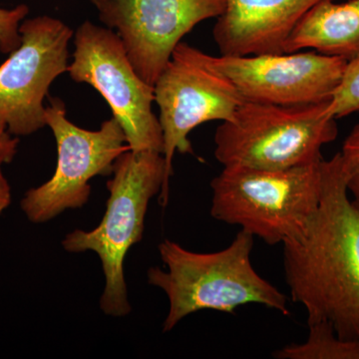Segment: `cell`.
<instances>
[{
	"label": "cell",
	"instance_id": "7c38bea8",
	"mask_svg": "<svg viewBox=\"0 0 359 359\" xmlns=\"http://www.w3.org/2000/svg\"><path fill=\"white\" fill-rule=\"evenodd\" d=\"M321 0H226L212 37L219 55L285 53L295 27Z\"/></svg>",
	"mask_w": 359,
	"mask_h": 359
},
{
	"label": "cell",
	"instance_id": "44dd1931",
	"mask_svg": "<svg viewBox=\"0 0 359 359\" xmlns=\"http://www.w3.org/2000/svg\"><path fill=\"white\" fill-rule=\"evenodd\" d=\"M353 201H354V203H355V204L358 205L359 207V198H358V199H353Z\"/></svg>",
	"mask_w": 359,
	"mask_h": 359
},
{
	"label": "cell",
	"instance_id": "9c48e42d",
	"mask_svg": "<svg viewBox=\"0 0 359 359\" xmlns=\"http://www.w3.org/2000/svg\"><path fill=\"white\" fill-rule=\"evenodd\" d=\"M21 44L0 65V119L14 136L46 126L44 99L54 80L67 72L73 30L42 15L20 25Z\"/></svg>",
	"mask_w": 359,
	"mask_h": 359
},
{
	"label": "cell",
	"instance_id": "3957f363",
	"mask_svg": "<svg viewBox=\"0 0 359 359\" xmlns=\"http://www.w3.org/2000/svg\"><path fill=\"white\" fill-rule=\"evenodd\" d=\"M323 161L280 170L223 167L211 182L212 218L269 245L285 244L304 230L318 209Z\"/></svg>",
	"mask_w": 359,
	"mask_h": 359
},
{
	"label": "cell",
	"instance_id": "5bb4252c",
	"mask_svg": "<svg viewBox=\"0 0 359 359\" xmlns=\"http://www.w3.org/2000/svg\"><path fill=\"white\" fill-rule=\"evenodd\" d=\"M309 335L302 344L278 349V359H359V341L340 337L332 325L325 321L308 323Z\"/></svg>",
	"mask_w": 359,
	"mask_h": 359
},
{
	"label": "cell",
	"instance_id": "e0dca14e",
	"mask_svg": "<svg viewBox=\"0 0 359 359\" xmlns=\"http://www.w3.org/2000/svg\"><path fill=\"white\" fill-rule=\"evenodd\" d=\"M342 160L348 174V191L353 199L359 198V122L351 130L342 145Z\"/></svg>",
	"mask_w": 359,
	"mask_h": 359
},
{
	"label": "cell",
	"instance_id": "277c9868",
	"mask_svg": "<svg viewBox=\"0 0 359 359\" xmlns=\"http://www.w3.org/2000/svg\"><path fill=\"white\" fill-rule=\"evenodd\" d=\"M164 156L155 151L128 150L115 161L107 183L109 199L105 215L92 231L75 230L62 242L66 252H94L102 263L105 287L100 299L103 313L125 316L131 311L124 278V259L140 242L149 203L164 185Z\"/></svg>",
	"mask_w": 359,
	"mask_h": 359
},
{
	"label": "cell",
	"instance_id": "6da1fadb",
	"mask_svg": "<svg viewBox=\"0 0 359 359\" xmlns=\"http://www.w3.org/2000/svg\"><path fill=\"white\" fill-rule=\"evenodd\" d=\"M283 245L290 297L342 339L359 341V207L351 200L340 152L321 163L318 209L304 230Z\"/></svg>",
	"mask_w": 359,
	"mask_h": 359
},
{
	"label": "cell",
	"instance_id": "4fadbf2b",
	"mask_svg": "<svg viewBox=\"0 0 359 359\" xmlns=\"http://www.w3.org/2000/svg\"><path fill=\"white\" fill-rule=\"evenodd\" d=\"M313 50L349 61L359 57V0H321L302 18L285 53Z\"/></svg>",
	"mask_w": 359,
	"mask_h": 359
},
{
	"label": "cell",
	"instance_id": "ac0fdd59",
	"mask_svg": "<svg viewBox=\"0 0 359 359\" xmlns=\"http://www.w3.org/2000/svg\"><path fill=\"white\" fill-rule=\"evenodd\" d=\"M20 140L8 131L6 123L0 119V161L4 164H9L13 162L16 153Z\"/></svg>",
	"mask_w": 359,
	"mask_h": 359
},
{
	"label": "cell",
	"instance_id": "9a60e30c",
	"mask_svg": "<svg viewBox=\"0 0 359 359\" xmlns=\"http://www.w3.org/2000/svg\"><path fill=\"white\" fill-rule=\"evenodd\" d=\"M327 111L337 120L359 112V57L347 61L341 79L328 102Z\"/></svg>",
	"mask_w": 359,
	"mask_h": 359
},
{
	"label": "cell",
	"instance_id": "2e32d148",
	"mask_svg": "<svg viewBox=\"0 0 359 359\" xmlns=\"http://www.w3.org/2000/svg\"><path fill=\"white\" fill-rule=\"evenodd\" d=\"M29 13V7L26 4L7 9L0 7V52L11 53L21 44L20 27L22 21Z\"/></svg>",
	"mask_w": 359,
	"mask_h": 359
},
{
	"label": "cell",
	"instance_id": "52a82bcc",
	"mask_svg": "<svg viewBox=\"0 0 359 359\" xmlns=\"http://www.w3.org/2000/svg\"><path fill=\"white\" fill-rule=\"evenodd\" d=\"M66 114L65 102L50 97L45 122L57 145V167L49 181L30 189L21 200V209L32 223H45L66 210L83 207L91 193L90 180L109 176L117 158L130 150L114 117L90 131L73 124Z\"/></svg>",
	"mask_w": 359,
	"mask_h": 359
},
{
	"label": "cell",
	"instance_id": "30bf717a",
	"mask_svg": "<svg viewBox=\"0 0 359 359\" xmlns=\"http://www.w3.org/2000/svg\"><path fill=\"white\" fill-rule=\"evenodd\" d=\"M198 56L229 80L245 101L276 105L330 100L347 63L313 50L214 56L198 49Z\"/></svg>",
	"mask_w": 359,
	"mask_h": 359
},
{
	"label": "cell",
	"instance_id": "ba28073f",
	"mask_svg": "<svg viewBox=\"0 0 359 359\" xmlns=\"http://www.w3.org/2000/svg\"><path fill=\"white\" fill-rule=\"evenodd\" d=\"M154 92L166 165L159 201L166 207L175 153L194 154L189 134L205 123L231 121L245 100L229 80L202 62L198 48L185 42L177 45Z\"/></svg>",
	"mask_w": 359,
	"mask_h": 359
},
{
	"label": "cell",
	"instance_id": "8fae6325",
	"mask_svg": "<svg viewBox=\"0 0 359 359\" xmlns=\"http://www.w3.org/2000/svg\"><path fill=\"white\" fill-rule=\"evenodd\" d=\"M224 6L226 0H108L99 18L117 30L137 74L154 86L182 39Z\"/></svg>",
	"mask_w": 359,
	"mask_h": 359
},
{
	"label": "cell",
	"instance_id": "d6986e66",
	"mask_svg": "<svg viewBox=\"0 0 359 359\" xmlns=\"http://www.w3.org/2000/svg\"><path fill=\"white\" fill-rule=\"evenodd\" d=\"M4 163L0 161V215L8 207L11 202V186L4 173H2L1 166Z\"/></svg>",
	"mask_w": 359,
	"mask_h": 359
},
{
	"label": "cell",
	"instance_id": "7a4b0ae2",
	"mask_svg": "<svg viewBox=\"0 0 359 359\" xmlns=\"http://www.w3.org/2000/svg\"><path fill=\"white\" fill-rule=\"evenodd\" d=\"M254 236L241 230L228 247L212 252H195L165 240L159 245L167 271L150 268L148 283L169 299L163 332H171L184 318L197 311L235 313L245 304H261L290 316L287 297L252 264Z\"/></svg>",
	"mask_w": 359,
	"mask_h": 359
},
{
	"label": "cell",
	"instance_id": "8992f818",
	"mask_svg": "<svg viewBox=\"0 0 359 359\" xmlns=\"http://www.w3.org/2000/svg\"><path fill=\"white\" fill-rule=\"evenodd\" d=\"M74 45L67 69L71 79L91 85L107 101L130 150L163 154L162 128L153 111L154 86L137 74L119 35L86 20L75 32Z\"/></svg>",
	"mask_w": 359,
	"mask_h": 359
},
{
	"label": "cell",
	"instance_id": "ffe728a7",
	"mask_svg": "<svg viewBox=\"0 0 359 359\" xmlns=\"http://www.w3.org/2000/svg\"><path fill=\"white\" fill-rule=\"evenodd\" d=\"M90 1H91L92 4H93L94 6H96V8L99 11V9H100L101 7L104 6V4H105L106 2L108 1V0H90Z\"/></svg>",
	"mask_w": 359,
	"mask_h": 359
},
{
	"label": "cell",
	"instance_id": "5b68a950",
	"mask_svg": "<svg viewBox=\"0 0 359 359\" xmlns=\"http://www.w3.org/2000/svg\"><path fill=\"white\" fill-rule=\"evenodd\" d=\"M330 100L301 105L244 101L215 133V158L223 167L280 170L316 164L337 138Z\"/></svg>",
	"mask_w": 359,
	"mask_h": 359
}]
</instances>
